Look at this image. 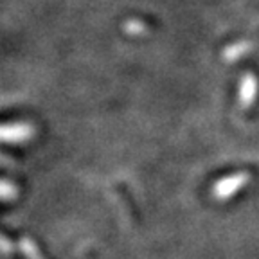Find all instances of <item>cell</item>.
Listing matches in <instances>:
<instances>
[{"label": "cell", "mask_w": 259, "mask_h": 259, "mask_svg": "<svg viewBox=\"0 0 259 259\" xmlns=\"http://www.w3.org/2000/svg\"><path fill=\"white\" fill-rule=\"evenodd\" d=\"M34 137V126L25 122L0 124V142H25Z\"/></svg>", "instance_id": "cell-1"}, {"label": "cell", "mask_w": 259, "mask_h": 259, "mask_svg": "<svg viewBox=\"0 0 259 259\" xmlns=\"http://www.w3.org/2000/svg\"><path fill=\"white\" fill-rule=\"evenodd\" d=\"M245 180H247V177H243V175H238V177H232V178H225V180L216 184L214 196H218V198H227V196H231V194H234L236 191H238V187L241 186Z\"/></svg>", "instance_id": "cell-2"}, {"label": "cell", "mask_w": 259, "mask_h": 259, "mask_svg": "<svg viewBox=\"0 0 259 259\" xmlns=\"http://www.w3.org/2000/svg\"><path fill=\"white\" fill-rule=\"evenodd\" d=\"M18 247H20L22 254H24L27 259H44V255H41L40 248L36 247V243L32 241V239L22 238L20 243H18Z\"/></svg>", "instance_id": "cell-3"}, {"label": "cell", "mask_w": 259, "mask_h": 259, "mask_svg": "<svg viewBox=\"0 0 259 259\" xmlns=\"http://www.w3.org/2000/svg\"><path fill=\"white\" fill-rule=\"evenodd\" d=\"M18 196V189L13 184L0 180V200H13Z\"/></svg>", "instance_id": "cell-4"}, {"label": "cell", "mask_w": 259, "mask_h": 259, "mask_svg": "<svg viewBox=\"0 0 259 259\" xmlns=\"http://www.w3.org/2000/svg\"><path fill=\"white\" fill-rule=\"evenodd\" d=\"M15 252V243L0 234V254H13Z\"/></svg>", "instance_id": "cell-5"}, {"label": "cell", "mask_w": 259, "mask_h": 259, "mask_svg": "<svg viewBox=\"0 0 259 259\" xmlns=\"http://www.w3.org/2000/svg\"><path fill=\"white\" fill-rule=\"evenodd\" d=\"M126 31L132 34H141V32H144V25L139 22H130V24H126Z\"/></svg>", "instance_id": "cell-6"}]
</instances>
